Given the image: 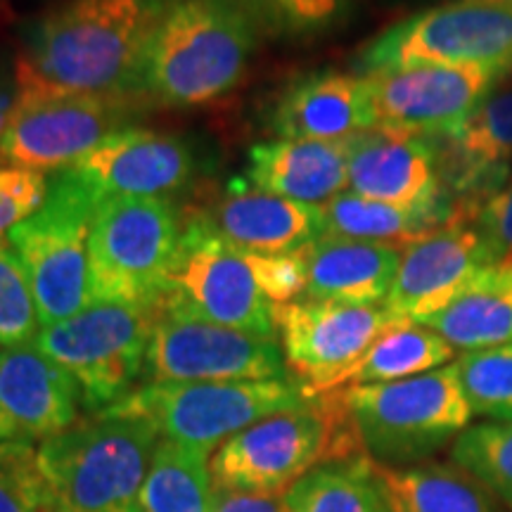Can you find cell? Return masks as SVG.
Wrapping results in <instances>:
<instances>
[{
  "mask_svg": "<svg viewBox=\"0 0 512 512\" xmlns=\"http://www.w3.org/2000/svg\"><path fill=\"white\" fill-rule=\"evenodd\" d=\"M256 29L273 34H311L330 27L347 0H230Z\"/></svg>",
  "mask_w": 512,
  "mask_h": 512,
  "instance_id": "35",
  "label": "cell"
},
{
  "mask_svg": "<svg viewBox=\"0 0 512 512\" xmlns=\"http://www.w3.org/2000/svg\"><path fill=\"white\" fill-rule=\"evenodd\" d=\"M12 105H15V98H12L8 88H5L3 81H0V138H3L5 126H8Z\"/></svg>",
  "mask_w": 512,
  "mask_h": 512,
  "instance_id": "40",
  "label": "cell"
},
{
  "mask_svg": "<svg viewBox=\"0 0 512 512\" xmlns=\"http://www.w3.org/2000/svg\"><path fill=\"white\" fill-rule=\"evenodd\" d=\"M249 256H252L256 280L273 306L297 302L306 292V261L302 249L285 254L249 252Z\"/></svg>",
  "mask_w": 512,
  "mask_h": 512,
  "instance_id": "38",
  "label": "cell"
},
{
  "mask_svg": "<svg viewBox=\"0 0 512 512\" xmlns=\"http://www.w3.org/2000/svg\"><path fill=\"white\" fill-rule=\"evenodd\" d=\"M183 238V221L166 200H105L91 228L93 302L159 304Z\"/></svg>",
  "mask_w": 512,
  "mask_h": 512,
  "instance_id": "9",
  "label": "cell"
},
{
  "mask_svg": "<svg viewBox=\"0 0 512 512\" xmlns=\"http://www.w3.org/2000/svg\"><path fill=\"white\" fill-rule=\"evenodd\" d=\"M214 498L207 453L159 439L140 494V512H214Z\"/></svg>",
  "mask_w": 512,
  "mask_h": 512,
  "instance_id": "30",
  "label": "cell"
},
{
  "mask_svg": "<svg viewBox=\"0 0 512 512\" xmlns=\"http://www.w3.org/2000/svg\"><path fill=\"white\" fill-rule=\"evenodd\" d=\"M366 76L380 131L439 140L456 133L508 72L491 67H408Z\"/></svg>",
  "mask_w": 512,
  "mask_h": 512,
  "instance_id": "15",
  "label": "cell"
},
{
  "mask_svg": "<svg viewBox=\"0 0 512 512\" xmlns=\"http://www.w3.org/2000/svg\"><path fill=\"white\" fill-rule=\"evenodd\" d=\"M81 389L34 344L0 349V441H46L76 425Z\"/></svg>",
  "mask_w": 512,
  "mask_h": 512,
  "instance_id": "18",
  "label": "cell"
},
{
  "mask_svg": "<svg viewBox=\"0 0 512 512\" xmlns=\"http://www.w3.org/2000/svg\"><path fill=\"white\" fill-rule=\"evenodd\" d=\"M157 311L159 304L93 302L72 318L43 325L34 347L67 370L83 406L100 413L136 389Z\"/></svg>",
  "mask_w": 512,
  "mask_h": 512,
  "instance_id": "8",
  "label": "cell"
},
{
  "mask_svg": "<svg viewBox=\"0 0 512 512\" xmlns=\"http://www.w3.org/2000/svg\"><path fill=\"white\" fill-rule=\"evenodd\" d=\"M456 368L472 415L512 422V344L465 351Z\"/></svg>",
  "mask_w": 512,
  "mask_h": 512,
  "instance_id": "32",
  "label": "cell"
},
{
  "mask_svg": "<svg viewBox=\"0 0 512 512\" xmlns=\"http://www.w3.org/2000/svg\"><path fill=\"white\" fill-rule=\"evenodd\" d=\"M441 181L458 204H472L512 171V88H496L451 136L434 140Z\"/></svg>",
  "mask_w": 512,
  "mask_h": 512,
  "instance_id": "20",
  "label": "cell"
},
{
  "mask_svg": "<svg viewBox=\"0 0 512 512\" xmlns=\"http://www.w3.org/2000/svg\"><path fill=\"white\" fill-rule=\"evenodd\" d=\"M484 266L491 264L472 223L451 221L403 247L399 271L382 306L396 318L422 323L446 309Z\"/></svg>",
  "mask_w": 512,
  "mask_h": 512,
  "instance_id": "17",
  "label": "cell"
},
{
  "mask_svg": "<svg viewBox=\"0 0 512 512\" xmlns=\"http://www.w3.org/2000/svg\"><path fill=\"white\" fill-rule=\"evenodd\" d=\"M403 247L323 233L302 247L304 299L351 306H382L399 271Z\"/></svg>",
  "mask_w": 512,
  "mask_h": 512,
  "instance_id": "23",
  "label": "cell"
},
{
  "mask_svg": "<svg viewBox=\"0 0 512 512\" xmlns=\"http://www.w3.org/2000/svg\"><path fill=\"white\" fill-rule=\"evenodd\" d=\"M159 306L223 328L275 337L273 304L256 280L252 256L190 219L166 273Z\"/></svg>",
  "mask_w": 512,
  "mask_h": 512,
  "instance_id": "11",
  "label": "cell"
},
{
  "mask_svg": "<svg viewBox=\"0 0 512 512\" xmlns=\"http://www.w3.org/2000/svg\"><path fill=\"white\" fill-rule=\"evenodd\" d=\"M375 470L392 512H503L501 501L458 465H375Z\"/></svg>",
  "mask_w": 512,
  "mask_h": 512,
  "instance_id": "27",
  "label": "cell"
},
{
  "mask_svg": "<svg viewBox=\"0 0 512 512\" xmlns=\"http://www.w3.org/2000/svg\"><path fill=\"white\" fill-rule=\"evenodd\" d=\"M159 439L150 422L105 408L41 441L50 512H140Z\"/></svg>",
  "mask_w": 512,
  "mask_h": 512,
  "instance_id": "3",
  "label": "cell"
},
{
  "mask_svg": "<svg viewBox=\"0 0 512 512\" xmlns=\"http://www.w3.org/2000/svg\"><path fill=\"white\" fill-rule=\"evenodd\" d=\"M48 181L38 171L0 166V242L46 202Z\"/></svg>",
  "mask_w": 512,
  "mask_h": 512,
  "instance_id": "37",
  "label": "cell"
},
{
  "mask_svg": "<svg viewBox=\"0 0 512 512\" xmlns=\"http://www.w3.org/2000/svg\"><path fill=\"white\" fill-rule=\"evenodd\" d=\"M214 512H287L285 496L216 489Z\"/></svg>",
  "mask_w": 512,
  "mask_h": 512,
  "instance_id": "39",
  "label": "cell"
},
{
  "mask_svg": "<svg viewBox=\"0 0 512 512\" xmlns=\"http://www.w3.org/2000/svg\"><path fill=\"white\" fill-rule=\"evenodd\" d=\"M0 512H50L46 475L29 441H0Z\"/></svg>",
  "mask_w": 512,
  "mask_h": 512,
  "instance_id": "34",
  "label": "cell"
},
{
  "mask_svg": "<svg viewBox=\"0 0 512 512\" xmlns=\"http://www.w3.org/2000/svg\"><path fill=\"white\" fill-rule=\"evenodd\" d=\"M195 219L228 245L259 254L294 252L325 233L323 207L268 195L245 181H233L228 197Z\"/></svg>",
  "mask_w": 512,
  "mask_h": 512,
  "instance_id": "21",
  "label": "cell"
},
{
  "mask_svg": "<svg viewBox=\"0 0 512 512\" xmlns=\"http://www.w3.org/2000/svg\"><path fill=\"white\" fill-rule=\"evenodd\" d=\"M287 512H392L368 456L311 470L285 494Z\"/></svg>",
  "mask_w": 512,
  "mask_h": 512,
  "instance_id": "29",
  "label": "cell"
},
{
  "mask_svg": "<svg viewBox=\"0 0 512 512\" xmlns=\"http://www.w3.org/2000/svg\"><path fill=\"white\" fill-rule=\"evenodd\" d=\"M349 188L396 207H427L451 197L441 181L434 140L380 128L349 140Z\"/></svg>",
  "mask_w": 512,
  "mask_h": 512,
  "instance_id": "19",
  "label": "cell"
},
{
  "mask_svg": "<svg viewBox=\"0 0 512 512\" xmlns=\"http://www.w3.org/2000/svg\"><path fill=\"white\" fill-rule=\"evenodd\" d=\"M377 128L368 76L320 72L287 88L273 112V131L287 140L344 143Z\"/></svg>",
  "mask_w": 512,
  "mask_h": 512,
  "instance_id": "22",
  "label": "cell"
},
{
  "mask_svg": "<svg viewBox=\"0 0 512 512\" xmlns=\"http://www.w3.org/2000/svg\"><path fill=\"white\" fill-rule=\"evenodd\" d=\"M41 332V320L27 268L12 245L0 242V347H27Z\"/></svg>",
  "mask_w": 512,
  "mask_h": 512,
  "instance_id": "33",
  "label": "cell"
},
{
  "mask_svg": "<svg viewBox=\"0 0 512 512\" xmlns=\"http://www.w3.org/2000/svg\"><path fill=\"white\" fill-rule=\"evenodd\" d=\"M169 0H72L31 27L17 86L57 93L138 91L147 41Z\"/></svg>",
  "mask_w": 512,
  "mask_h": 512,
  "instance_id": "1",
  "label": "cell"
},
{
  "mask_svg": "<svg viewBox=\"0 0 512 512\" xmlns=\"http://www.w3.org/2000/svg\"><path fill=\"white\" fill-rule=\"evenodd\" d=\"M256 27L230 0H169L147 41L138 91L171 107L216 100L242 79Z\"/></svg>",
  "mask_w": 512,
  "mask_h": 512,
  "instance_id": "2",
  "label": "cell"
},
{
  "mask_svg": "<svg viewBox=\"0 0 512 512\" xmlns=\"http://www.w3.org/2000/svg\"><path fill=\"white\" fill-rule=\"evenodd\" d=\"M285 366L297 377L306 399L335 392L339 377L370 349L377 337L408 323L384 306H351L297 299L273 306Z\"/></svg>",
  "mask_w": 512,
  "mask_h": 512,
  "instance_id": "14",
  "label": "cell"
},
{
  "mask_svg": "<svg viewBox=\"0 0 512 512\" xmlns=\"http://www.w3.org/2000/svg\"><path fill=\"white\" fill-rule=\"evenodd\" d=\"M458 221L472 223L489 264L512 261V171L482 200L458 204Z\"/></svg>",
  "mask_w": 512,
  "mask_h": 512,
  "instance_id": "36",
  "label": "cell"
},
{
  "mask_svg": "<svg viewBox=\"0 0 512 512\" xmlns=\"http://www.w3.org/2000/svg\"><path fill=\"white\" fill-rule=\"evenodd\" d=\"M420 325L463 351L512 344V261L484 266L446 309Z\"/></svg>",
  "mask_w": 512,
  "mask_h": 512,
  "instance_id": "25",
  "label": "cell"
},
{
  "mask_svg": "<svg viewBox=\"0 0 512 512\" xmlns=\"http://www.w3.org/2000/svg\"><path fill=\"white\" fill-rule=\"evenodd\" d=\"M325 233L339 238L366 242H387V245H411L434 230L458 219V204L446 197L427 207H396V204L368 200L356 192H342L323 207Z\"/></svg>",
  "mask_w": 512,
  "mask_h": 512,
  "instance_id": "26",
  "label": "cell"
},
{
  "mask_svg": "<svg viewBox=\"0 0 512 512\" xmlns=\"http://www.w3.org/2000/svg\"><path fill=\"white\" fill-rule=\"evenodd\" d=\"M482 3H491V5H501V8L512 10V0H482Z\"/></svg>",
  "mask_w": 512,
  "mask_h": 512,
  "instance_id": "41",
  "label": "cell"
},
{
  "mask_svg": "<svg viewBox=\"0 0 512 512\" xmlns=\"http://www.w3.org/2000/svg\"><path fill=\"white\" fill-rule=\"evenodd\" d=\"M245 183L285 200L325 207L349 185V140H268L249 152Z\"/></svg>",
  "mask_w": 512,
  "mask_h": 512,
  "instance_id": "24",
  "label": "cell"
},
{
  "mask_svg": "<svg viewBox=\"0 0 512 512\" xmlns=\"http://www.w3.org/2000/svg\"><path fill=\"white\" fill-rule=\"evenodd\" d=\"M309 401L292 380L256 382H147L107 411L150 422L162 439L216 451L230 437L273 413Z\"/></svg>",
  "mask_w": 512,
  "mask_h": 512,
  "instance_id": "7",
  "label": "cell"
},
{
  "mask_svg": "<svg viewBox=\"0 0 512 512\" xmlns=\"http://www.w3.org/2000/svg\"><path fill=\"white\" fill-rule=\"evenodd\" d=\"M363 76L408 67H491L512 72V10L482 0H453L422 10L363 50Z\"/></svg>",
  "mask_w": 512,
  "mask_h": 512,
  "instance_id": "10",
  "label": "cell"
},
{
  "mask_svg": "<svg viewBox=\"0 0 512 512\" xmlns=\"http://www.w3.org/2000/svg\"><path fill=\"white\" fill-rule=\"evenodd\" d=\"M150 382H256L285 380L280 342L268 335L223 328L159 306L150 349Z\"/></svg>",
  "mask_w": 512,
  "mask_h": 512,
  "instance_id": "13",
  "label": "cell"
},
{
  "mask_svg": "<svg viewBox=\"0 0 512 512\" xmlns=\"http://www.w3.org/2000/svg\"><path fill=\"white\" fill-rule=\"evenodd\" d=\"M98 204L72 171H57L48 181L46 202L8 235L27 268L41 328L93 304L88 245Z\"/></svg>",
  "mask_w": 512,
  "mask_h": 512,
  "instance_id": "6",
  "label": "cell"
},
{
  "mask_svg": "<svg viewBox=\"0 0 512 512\" xmlns=\"http://www.w3.org/2000/svg\"><path fill=\"white\" fill-rule=\"evenodd\" d=\"M363 456L339 392L273 413L230 437L209 460L214 489L285 496L311 470Z\"/></svg>",
  "mask_w": 512,
  "mask_h": 512,
  "instance_id": "4",
  "label": "cell"
},
{
  "mask_svg": "<svg viewBox=\"0 0 512 512\" xmlns=\"http://www.w3.org/2000/svg\"><path fill=\"white\" fill-rule=\"evenodd\" d=\"M69 171L93 192L95 200H166L190 181L195 157L190 147L166 133L121 128Z\"/></svg>",
  "mask_w": 512,
  "mask_h": 512,
  "instance_id": "16",
  "label": "cell"
},
{
  "mask_svg": "<svg viewBox=\"0 0 512 512\" xmlns=\"http://www.w3.org/2000/svg\"><path fill=\"white\" fill-rule=\"evenodd\" d=\"M453 463L512 508V422H479L453 441Z\"/></svg>",
  "mask_w": 512,
  "mask_h": 512,
  "instance_id": "31",
  "label": "cell"
},
{
  "mask_svg": "<svg viewBox=\"0 0 512 512\" xmlns=\"http://www.w3.org/2000/svg\"><path fill=\"white\" fill-rule=\"evenodd\" d=\"M456 347L420 323H399L370 344V349L339 377L335 389L382 384L432 373L456 358Z\"/></svg>",
  "mask_w": 512,
  "mask_h": 512,
  "instance_id": "28",
  "label": "cell"
},
{
  "mask_svg": "<svg viewBox=\"0 0 512 512\" xmlns=\"http://www.w3.org/2000/svg\"><path fill=\"white\" fill-rule=\"evenodd\" d=\"M358 446L380 467H411L460 437L470 425L456 363L415 377L335 389Z\"/></svg>",
  "mask_w": 512,
  "mask_h": 512,
  "instance_id": "5",
  "label": "cell"
},
{
  "mask_svg": "<svg viewBox=\"0 0 512 512\" xmlns=\"http://www.w3.org/2000/svg\"><path fill=\"white\" fill-rule=\"evenodd\" d=\"M128 95L57 93L17 86L8 126L0 138V166L64 171L121 131Z\"/></svg>",
  "mask_w": 512,
  "mask_h": 512,
  "instance_id": "12",
  "label": "cell"
}]
</instances>
